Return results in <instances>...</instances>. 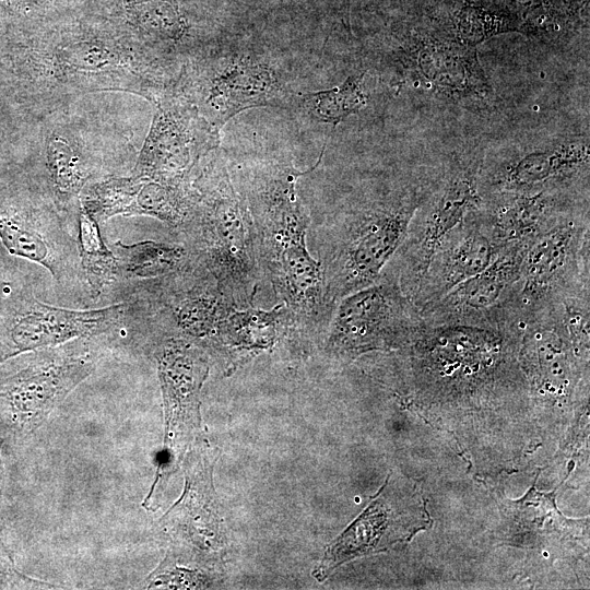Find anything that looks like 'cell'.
I'll list each match as a JSON object with an SVG mask.
<instances>
[{"instance_id":"obj_25","label":"cell","mask_w":590,"mask_h":590,"mask_svg":"<svg viewBox=\"0 0 590 590\" xmlns=\"http://www.w3.org/2000/svg\"><path fill=\"white\" fill-rule=\"evenodd\" d=\"M78 247L85 279L97 295L117 278L119 263L104 243L98 222L84 206L79 216Z\"/></svg>"},{"instance_id":"obj_18","label":"cell","mask_w":590,"mask_h":590,"mask_svg":"<svg viewBox=\"0 0 590 590\" xmlns=\"http://www.w3.org/2000/svg\"><path fill=\"white\" fill-rule=\"evenodd\" d=\"M469 48L473 47L432 42L408 49L405 55L427 83L451 94L482 97L491 87L475 52Z\"/></svg>"},{"instance_id":"obj_30","label":"cell","mask_w":590,"mask_h":590,"mask_svg":"<svg viewBox=\"0 0 590 590\" xmlns=\"http://www.w3.org/2000/svg\"><path fill=\"white\" fill-rule=\"evenodd\" d=\"M0 445H1V441H0Z\"/></svg>"},{"instance_id":"obj_2","label":"cell","mask_w":590,"mask_h":590,"mask_svg":"<svg viewBox=\"0 0 590 590\" xmlns=\"http://www.w3.org/2000/svg\"><path fill=\"white\" fill-rule=\"evenodd\" d=\"M292 52L262 36L233 30L187 64L178 88L221 131L248 109H287L298 91Z\"/></svg>"},{"instance_id":"obj_17","label":"cell","mask_w":590,"mask_h":590,"mask_svg":"<svg viewBox=\"0 0 590 590\" xmlns=\"http://www.w3.org/2000/svg\"><path fill=\"white\" fill-rule=\"evenodd\" d=\"M589 156V144L585 141L533 151L506 165L494 176L492 185L500 193L554 188L557 182L588 168Z\"/></svg>"},{"instance_id":"obj_19","label":"cell","mask_w":590,"mask_h":590,"mask_svg":"<svg viewBox=\"0 0 590 590\" xmlns=\"http://www.w3.org/2000/svg\"><path fill=\"white\" fill-rule=\"evenodd\" d=\"M288 329L296 327L283 303L271 309L232 307L220 323L214 343L243 355L253 354L272 347Z\"/></svg>"},{"instance_id":"obj_22","label":"cell","mask_w":590,"mask_h":590,"mask_svg":"<svg viewBox=\"0 0 590 590\" xmlns=\"http://www.w3.org/2000/svg\"><path fill=\"white\" fill-rule=\"evenodd\" d=\"M57 232L39 222L17 215H0V239L13 255L40 263L60 280L64 273L63 252L59 251Z\"/></svg>"},{"instance_id":"obj_10","label":"cell","mask_w":590,"mask_h":590,"mask_svg":"<svg viewBox=\"0 0 590 590\" xmlns=\"http://www.w3.org/2000/svg\"><path fill=\"white\" fill-rule=\"evenodd\" d=\"M529 243L503 248L481 272L421 311L426 324H469L504 329Z\"/></svg>"},{"instance_id":"obj_5","label":"cell","mask_w":590,"mask_h":590,"mask_svg":"<svg viewBox=\"0 0 590 590\" xmlns=\"http://www.w3.org/2000/svg\"><path fill=\"white\" fill-rule=\"evenodd\" d=\"M589 236L588 216L571 215L529 243L507 309L510 323L589 287Z\"/></svg>"},{"instance_id":"obj_9","label":"cell","mask_w":590,"mask_h":590,"mask_svg":"<svg viewBox=\"0 0 590 590\" xmlns=\"http://www.w3.org/2000/svg\"><path fill=\"white\" fill-rule=\"evenodd\" d=\"M108 15L157 44L164 51L196 57L229 31L204 0H103Z\"/></svg>"},{"instance_id":"obj_26","label":"cell","mask_w":590,"mask_h":590,"mask_svg":"<svg viewBox=\"0 0 590 590\" xmlns=\"http://www.w3.org/2000/svg\"><path fill=\"white\" fill-rule=\"evenodd\" d=\"M452 24L456 42L464 47H474L492 36L517 30L507 16L473 4L460 9Z\"/></svg>"},{"instance_id":"obj_11","label":"cell","mask_w":590,"mask_h":590,"mask_svg":"<svg viewBox=\"0 0 590 590\" xmlns=\"http://www.w3.org/2000/svg\"><path fill=\"white\" fill-rule=\"evenodd\" d=\"M502 249L479 208L446 235L410 299L421 312L484 270Z\"/></svg>"},{"instance_id":"obj_8","label":"cell","mask_w":590,"mask_h":590,"mask_svg":"<svg viewBox=\"0 0 590 590\" xmlns=\"http://www.w3.org/2000/svg\"><path fill=\"white\" fill-rule=\"evenodd\" d=\"M177 87L157 104L133 176L185 184L197 165L220 148L221 135Z\"/></svg>"},{"instance_id":"obj_14","label":"cell","mask_w":590,"mask_h":590,"mask_svg":"<svg viewBox=\"0 0 590 590\" xmlns=\"http://www.w3.org/2000/svg\"><path fill=\"white\" fill-rule=\"evenodd\" d=\"M553 188L531 192L500 193L480 212L496 243L505 248L530 243L573 214Z\"/></svg>"},{"instance_id":"obj_15","label":"cell","mask_w":590,"mask_h":590,"mask_svg":"<svg viewBox=\"0 0 590 590\" xmlns=\"http://www.w3.org/2000/svg\"><path fill=\"white\" fill-rule=\"evenodd\" d=\"M92 370L93 363L85 356L47 361L12 378L5 394L27 417H43Z\"/></svg>"},{"instance_id":"obj_29","label":"cell","mask_w":590,"mask_h":590,"mask_svg":"<svg viewBox=\"0 0 590 590\" xmlns=\"http://www.w3.org/2000/svg\"><path fill=\"white\" fill-rule=\"evenodd\" d=\"M589 0H564L570 10L578 12L580 9L588 4Z\"/></svg>"},{"instance_id":"obj_27","label":"cell","mask_w":590,"mask_h":590,"mask_svg":"<svg viewBox=\"0 0 590 590\" xmlns=\"http://www.w3.org/2000/svg\"><path fill=\"white\" fill-rule=\"evenodd\" d=\"M50 176L58 194L70 197L79 192L85 180L83 161L62 138H52L47 148Z\"/></svg>"},{"instance_id":"obj_12","label":"cell","mask_w":590,"mask_h":590,"mask_svg":"<svg viewBox=\"0 0 590 590\" xmlns=\"http://www.w3.org/2000/svg\"><path fill=\"white\" fill-rule=\"evenodd\" d=\"M190 205L189 180L172 184L145 176L96 184L84 203L96 221L115 215H149L181 229L188 221Z\"/></svg>"},{"instance_id":"obj_4","label":"cell","mask_w":590,"mask_h":590,"mask_svg":"<svg viewBox=\"0 0 590 590\" xmlns=\"http://www.w3.org/2000/svg\"><path fill=\"white\" fill-rule=\"evenodd\" d=\"M424 198L417 189H393L356 204L331 223L318 260L326 296L333 307L342 297L380 278Z\"/></svg>"},{"instance_id":"obj_7","label":"cell","mask_w":590,"mask_h":590,"mask_svg":"<svg viewBox=\"0 0 590 590\" xmlns=\"http://www.w3.org/2000/svg\"><path fill=\"white\" fill-rule=\"evenodd\" d=\"M480 168V162L473 161L452 169L427 205L422 203L413 216L404 240L386 267L409 298L446 235L481 206Z\"/></svg>"},{"instance_id":"obj_6","label":"cell","mask_w":590,"mask_h":590,"mask_svg":"<svg viewBox=\"0 0 590 590\" xmlns=\"http://www.w3.org/2000/svg\"><path fill=\"white\" fill-rule=\"evenodd\" d=\"M423 322L397 279L384 271L376 282L337 303L327 328V350L351 356L397 347L411 342Z\"/></svg>"},{"instance_id":"obj_1","label":"cell","mask_w":590,"mask_h":590,"mask_svg":"<svg viewBox=\"0 0 590 590\" xmlns=\"http://www.w3.org/2000/svg\"><path fill=\"white\" fill-rule=\"evenodd\" d=\"M316 167L302 170L290 152L261 150L244 157L234 173L253 221L261 272L304 332L324 331L334 309L322 266L307 247L310 216L297 192L298 179Z\"/></svg>"},{"instance_id":"obj_28","label":"cell","mask_w":590,"mask_h":590,"mask_svg":"<svg viewBox=\"0 0 590 590\" xmlns=\"http://www.w3.org/2000/svg\"><path fill=\"white\" fill-rule=\"evenodd\" d=\"M263 150H268V149H263ZM324 150H326V148H322V150H321V152H320V155H319L318 160H317L316 163H315V165H316L317 167L320 165V163H321V161H322ZM260 151H261V150H260ZM256 152H258V150H257ZM248 155H249V153H246L245 155H243V156H237L236 158H234V160H232V161L227 157L228 168H229V172H231L233 181H234V173H235V169H236L237 165L239 164V162H240L244 157H246V156H248ZM317 167H316V168H317ZM234 184H235V182H234ZM235 186H236V185H235ZM236 188H237V187H236ZM238 191H239V190H238Z\"/></svg>"},{"instance_id":"obj_16","label":"cell","mask_w":590,"mask_h":590,"mask_svg":"<svg viewBox=\"0 0 590 590\" xmlns=\"http://www.w3.org/2000/svg\"><path fill=\"white\" fill-rule=\"evenodd\" d=\"M168 428L177 417L198 413L200 389L209 365L202 352L182 338L165 340L155 354Z\"/></svg>"},{"instance_id":"obj_13","label":"cell","mask_w":590,"mask_h":590,"mask_svg":"<svg viewBox=\"0 0 590 590\" xmlns=\"http://www.w3.org/2000/svg\"><path fill=\"white\" fill-rule=\"evenodd\" d=\"M126 306L74 310L30 300L17 312L9 330V350L4 358L26 351L55 346L73 339L101 334L125 316Z\"/></svg>"},{"instance_id":"obj_23","label":"cell","mask_w":590,"mask_h":590,"mask_svg":"<svg viewBox=\"0 0 590 590\" xmlns=\"http://www.w3.org/2000/svg\"><path fill=\"white\" fill-rule=\"evenodd\" d=\"M119 272L132 278H164L190 266L196 255L175 243L145 240L125 245L114 244ZM198 259V258H197Z\"/></svg>"},{"instance_id":"obj_20","label":"cell","mask_w":590,"mask_h":590,"mask_svg":"<svg viewBox=\"0 0 590 590\" xmlns=\"http://www.w3.org/2000/svg\"><path fill=\"white\" fill-rule=\"evenodd\" d=\"M167 302L172 323L186 337L214 343L221 321L234 307L206 270L190 287L176 290Z\"/></svg>"},{"instance_id":"obj_24","label":"cell","mask_w":590,"mask_h":590,"mask_svg":"<svg viewBox=\"0 0 590 590\" xmlns=\"http://www.w3.org/2000/svg\"><path fill=\"white\" fill-rule=\"evenodd\" d=\"M387 522V509L381 499H377L327 550L318 576H326L342 563L374 551Z\"/></svg>"},{"instance_id":"obj_21","label":"cell","mask_w":590,"mask_h":590,"mask_svg":"<svg viewBox=\"0 0 590 590\" xmlns=\"http://www.w3.org/2000/svg\"><path fill=\"white\" fill-rule=\"evenodd\" d=\"M365 74V71L351 74L339 85L329 88L297 91L292 96L287 109L310 121L335 128L367 105Z\"/></svg>"},{"instance_id":"obj_3","label":"cell","mask_w":590,"mask_h":590,"mask_svg":"<svg viewBox=\"0 0 590 590\" xmlns=\"http://www.w3.org/2000/svg\"><path fill=\"white\" fill-rule=\"evenodd\" d=\"M190 175V213L182 231L193 253L236 308L252 306L261 275L253 221L236 188L226 154L217 148Z\"/></svg>"}]
</instances>
